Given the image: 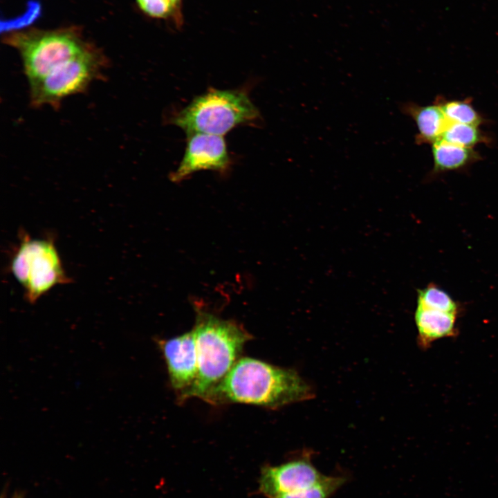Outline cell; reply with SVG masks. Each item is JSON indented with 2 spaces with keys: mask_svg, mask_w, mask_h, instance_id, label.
Returning a JSON list of instances; mask_svg holds the SVG:
<instances>
[{
  "mask_svg": "<svg viewBox=\"0 0 498 498\" xmlns=\"http://www.w3.org/2000/svg\"><path fill=\"white\" fill-rule=\"evenodd\" d=\"M348 480L344 475H325L307 488L280 495L275 498H331Z\"/></svg>",
  "mask_w": 498,
  "mask_h": 498,
  "instance_id": "obj_14",
  "label": "cell"
},
{
  "mask_svg": "<svg viewBox=\"0 0 498 498\" xmlns=\"http://www.w3.org/2000/svg\"><path fill=\"white\" fill-rule=\"evenodd\" d=\"M400 108V111L412 118L416 124L418 133L415 141L417 144H433L441 138L449 122L437 103L421 106L407 102L403 104Z\"/></svg>",
  "mask_w": 498,
  "mask_h": 498,
  "instance_id": "obj_10",
  "label": "cell"
},
{
  "mask_svg": "<svg viewBox=\"0 0 498 498\" xmlns=\"http://www.w3.org/2000/svg\"><path fill=\"white\" fill-rule=\"evenodd\" d=\"M192 331L196 340L198 374L186 398H202L238 361L245 343L251 336L236 322L200 308L196 309Z\"/></svg>",
  "mask_w": 498,
  "mask_h": 498,
  "instance_id": "obj_2",
  "label": "cell"
},
{
  "mask_svg": "<svg viewBox=\"0 0 498 498\" xmlns=\"http://www.w3.org/2000/svg\"><path fill=\"white\" fill-rule=\"evenodd\" d=\"M417 306L459 314L460 305L443 289L433 283L417 291Z\"/></svg>",
  "mask_w": 498,
  "mask_h": 498,
  "instance_id": "obj_13",
  "label": "cell"
},
{
  "mask_svg": "<svg viewBox=\"0 0 498 498\" xmlns=\"http://www.w3.org/2000/svg\"><path fill=\"white\" fill-rule=\"evenodd\" d=\"M10 267L31 304L55 286L70 282L54 241L50 237L33 239L26 232H21Z\"/></svg>",
  "mask_w": 498,
  "mask_h": 498,
  "instance_id": "obj_5",
  "label": "cell"
},
{
  "mask_svg": "<svg viewBox=\"0 0 498 498\" xmlns=\"http://www.w3.org/2000/svg\"><path fill=\"white\" fill-rule=\"evenodd\" d=\"M259 116L244 91L212 89L195 98L172 118V122L187 134L223 136L238 125L255 122Z\"/></svg>",
  "mask_w": 498,
  "mask_h": 498,
  "instance_id": "obj_3",
  "label": "cell"
},
{
  "mask_svg": "<svg viewBox=\"0 0 498 498\" xmlns=\"http://www.w3.org/2000/svg\"><path fill=\"white\" fill-rule=\"evenodd\" d=\"M185 151L172 181H180L201 170L225 171L230 163L223 136L194 133L188 134Z\"/></svg>",
  "mask_w": 498,
  "mask_h": 498,
  "instance_id": "obj_8",
  "label": "cell"
},
{
  "mask_svg": "<svg viewBox=\"0 0 498 498\" xmlns=\"http://www.w3.org/2000/svg\"><path fill=\"white\" fill-rule=\"evenodd\" d=\"M176 5L182 8L183 0H172Z\"/></svg>",
  "mask_w": 498,
  "mask_h": 498,
  "instance_id": "obj_18",
  "label": "cell"
},
{
  "mask_svg": "<svg viewBox=\"0 0 498 498\" xmlns=\"http://www.w3.org/2000/svg\"><path fill=\"white\" fill-rule=\"evenodd\" d=\"M106 60L93 46L29 85L33 107H57L71 95L82 93L101 77Z\"/></svg>",
  "mask_w": 498,
  "mask_h": 498,
  "instance_id": "obj_6",
  "label": "cell"
},
{
  "mask_svg": "<svg viewBox=\"0 0 498 498\" xmlns=\"http://www.w3.org/2000/svg\"><path fill=\"white\" fill-rule=\"evenodd\" d=\"M136 2L149 17L170 21L177 28L183 24L182 8L172 0H136Z\"/></svg>",
  "mask_w": 498,
  "mask_h": 498,
  "instance_id": "obj_17",
  "label": "cell"
},
{
  "mask_svg": "<svg viewBox=\"0 0 498 498\" xmlns=\"http://www.w3.org/2000/svg\"><path fill=\"white\" fill-rule=\"evenodd\" d=\"M313 396L311 386L295 371L242 358L202 399L214 405L239 403L275 409Z\"/></svg>",
  "mask_w": 498,
  "mask_h": 498,
  "instance_id": "obj_1",
  "label": "cell"
},
{
  "mask_svg": "<svg viewBox=\"0 0 498 498\" xmlns=\"http://www.w3.org/2000/svg\"><path fill=\"white\" fill-rule=\"evenodd\" d=\"M441 108L449 122L478 126L483 122L482 116L469 100H440Z\"/></svg>",
  "mask_w": 498,
  "mask_h": 498,
  "instance_id": "obj_15",
  "label": "cell"
},
{
  "mask_svg": "<svg viewBox=\"0 0 498 498\" xmlns=\"http://www.w3.org/2000/svg\"><path fill=\"white\" fill-rule=\"evenodd\" d=\"M458 315L417 306L414 319L421 347L427 349L437 340L454 336L457 333L456 322Z\"/></svg>",
  "mask_w": 498,
  "mask_h": 498,
  "instance_id": "obj_11",
  "label": "cell"
},
{
  "mask_svg": "<svg viewBox=\"0 0 498 498\" xmlns=\"http://www.w3.org/2000/svg\"><path fill=\"white\" fill-rule=\"evenodd\" d=\"M164 356L172 387L185 399L198 374V360L193 331L157 342Z\"/></svg>",
  "mask_w": 498,
  "mask_h": 498,
  "instance_id": "obj_9",
  "label": "cell"
},
{
  "mask_svg": "<svg viewBox=\"0 0 498 498\" xmlns=\"http://www.w3.org/2000/svg\"><path fill=\"white\" fill-rule=\"evenodd\" d=\"M441 139L467 148L486 142V137L477 126L454 122L448 123Z\"/></svg>",
  "mask_w": 498,
  "mask_h": 498,
  "instance_id": "obj_16",
  "label": "cell"
},
{
  "mask_svg": "<svg viewBox=\"0 0 498 498\" xmlns=\"http://www.w3.org/2000/svg\"><path fill=\"white\" fill-rule=\"evenodd\" d=\"M4 39L7 44L19 51L29 85L91 46L83 40L76 28H72L31 30L10 33Z\"/></svg>",
  "mask_w": 498,
  "mask_h": 498,
  "instance_id": "obj_4",
  "label": "cell"
},
{
  "mask_svg": "<svg viewBox=\"0 0 498 498\" xmlns=\"http://www.w3.org/2000/svg\"><path fill=\"white\" fill-rule=\"evenodd\" d=\"M432 145V174L460 170L480 158L472 148L458 146L442 139Z\"/></svg>",
  "mask_w": 498,
  "mask_h": 498,
  "instance_id": "obj_12",
  "label": "cell"
},
{
  "mask_svg": "<svg viewBox=\"0 0 498 498\" xmlns=\"http://www.w3.org/2000/svg\"><path fill=\"white\" fill-rule=\"evenodd\" d=\"M325 475L312 462V453L299 456L277 465H264L261 470L259 490L267 498L311 487Z\"/></svg>",
  "mask_w": 498,
  "mask_h": 498,
  "instance_id": "obj_7",
  "label": "cell"
}]
</instances>
